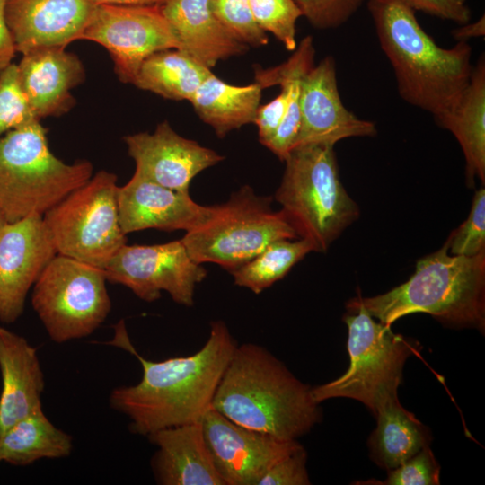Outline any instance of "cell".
Returning <instances> with one entry per match:
<instances>
[{
	"label": "cell",
	"instance_id": "11",
	"mask_svg": "<svg viewBox=\"0 0 485 485\" xmlns=\"http://www.w3.org/2000/svg\"><path fill=\"white\" fill-rule=\"evenodd\" d=\"M80 40L103 46L125 84L134 83L141 65L154 53L178 48L162 5H95Z\"/></svg>",
	"mask_w": 485,
	"mask_h": 485
},
{
	"label": "cell",
	"instance_id": "18",
	"mask_svg": "<svg viewBox=\"0 0 485 485\" xmlns=\"http://www.w3.org/2000/svg\"><path fill=\"white\" fill-rule=\"evenodd\" d=\"M94 4L88 0H5V19L16 52L80 40Z\"/></svg>",
	"mask_w": 485,
	"mask_h": 485
},
{
	"label": "cell",
	"instance_id": "17",
	"mask_svg": "<svg viewBox=\"0 0 485 485\" xmlns=\"http://www.w3.org/2000/svg\"><path fill=\"white\" fill-rule=\"evenodd\" d=\"M120 227L127 235L145 229H197L215 214L216 206L196 203L189 192L174 190L134 172L117 191Z\"/></svg>",
	"mask_w": 485,
	"mask_h": 485
},
{
	"label": "cell",
	"instance_id": "23",
	"mask_svg": "<svg viewBox=\"0 0 485 485\" xmlns=\"http://www.w3.org/2000/svg\"><path fill=\"white\" fill-rule=\"evenodd\" d=\"M157 446L152 467L163 485H225L207 446L201 422L162 428L147 436Z\"/></svg>",
	"mask_w": 485,
	"mask_h": 485
},
{
	"label": "cell",
	"instance_id": "26",
	"mask_svg": "<svg viewBox=\"0 0 485 485\" xmlns=\"http://www.w3.org/2000/svg\"><path fill=\"white\" fill-rule=\"evenodd\" d=\"M262 90L257 83L233 85L211 73L190 101L199 118L218 137H224L234 129L254 123Z\"/></svg>",
	"mask_w": 485,
	"mask_h": 485
},
{
	"label": "cell",
	"instance_id": "33",
	"mask_svg": "<svg viewBox=\"0 0 485 485\" xmlns=\"http://www.w3.org/2000/svg\"><path fill=\"white\" fill-rule=\"evenodd\" d=\"M453 255L472 257L485 251V189L476 190L466 220L445 241Z\"/></svg>",
	"mask_w": 485,
	"mask_h": 485
},
{
	"label": "cell",
	"instance_id": "21",
	"mask_svg": "<svg viewBox=\"0 0 485 485\" xmlns=\"http://www.w3.org/2000/svg\"><path fill=\"white\" fill-rule=\"evenodd\" d=\"M0 435L23 417L42 409L44 375L36 348L0 326Z\"/></svg>",
	"mask_w": 485,
	"mask_h": 485
},
{
	"label": "cell",
	"instance_id": "15",
	"mask_svg": "<svg viewBox=\"0 0 485 485\" xmlns=\"http://www.w3.org/2000/svg\"><path fill=\"white\" fill-rule=\"evenodd\" d=\"M376 133L374 122L357 118L342 103L331 56L325 57L304 75L300 127L293 148L308 145L334 146L345 138L374 137Z\"/></svg>",
	"mask_w": 485,
	"mask_h": 485
},
{
	"label": "cell",
	"instance_id": "13",
	"mask_svg": "<svg viewBox=\"0 0 485 485\" xmlns=\"http://www.w3.org/2000/svg\"><path fill=\"white\" fill-rule=\"evenodd\" d=\"M200 422L225 485H258L272 465L302 446L296 439H281L238 425L212 407Z\"/></svg>",
	"mask_w": 485,
	"mask_h": 485
},
{
	"label": "cell",
	"instance_id": "14",
	"mask_svg": "<svg viewBox=\"0 0 485 485\" xmlns=\"http://www.w3.org/2000/svg\"><path fill=\"white\" fill-rule=\"evenodd\" d=\"M57 254L43 216L6 223L0 230V322H14L27 295Z\"/></svg>",
	"mask_w": 485,
	"mask_h": 485
},
{
	"label": "cell",
	"instance_id": "39",
	"mask_svg": "<svg viewBox=\"0 0 485 485\" xmlns=\"http://www.w3.org/2000/svg\"><path fill=\"white\" fill-rule=\"evenodd\" d=\"M460 25L452 31V35L457 41H467L472 38L481 37L485 34L484 15L474 22H468Z\"/></svg>",
	"mask_w": 485,
	"mask_h": 485
},
{
	"label": "cell",
	"instance_id": "24",
	"mask_svg": "<svg viewBox=\"0 0 485 485\" xmlns=\"http://www.w3.org/2000/svg\"><path fill=\"white\" fill-rule=\"evenodd\" d=\"M436 124L450 131L465 159V178L472 187L475 178L485 182V59L481 55L472 68L470 81L455 102L434 117Z\"/></svg>",
	"mask_w": 485,
	"mask_h": 485
},
{
	"label": "cell",
	"instance_id": "29",
	"mask_svg": "<svg viewBox=\"0 0 485 485\" xmlns=\"http://www.w3.org/2000/svg\"><path fill=\"white\" fill-rule=\"evenodd\" d=\"M311 251H314L313 247L305 239L277 240L231 274L235 285L260 294L283 278Z\"/></svg>",
	"mask_w": 485,
	"mask_h": 485
},
{
	"label": "cell",
	"instance_id": "7",
	"mask_svg": "<svg viewBox=\"0 0 485 485\" xmlns=\"http://www.w3.org/2000/svg\"><path fill=\"white\" fill-rule=\"evenodd\" d=\"M346 307L349 366L338 379L312 388V394L317 403L336 397L354 399L375 415L384 401L398 397L404 364L417 352V342L376 322L353 299Z\"/></svg>",
	"mask_w": 485,
	"mask_h": 485
},
{
	"label": "cell",
	"instance_id": "34",
	"mask_svg": "<svg viewBox=\"0 0 485 485\" xmlns=\"http://www.w3.org/2000/svg\"><path fill=\"white\" fill-rule=\"evenodd\" d=\"M440 467L429 447H424L399 466L388 470L383 481H367L365 484L382 485H437Z\"/></svg>",
	"mask_w": 485,
	"mask_h": 485
},
{
	"label": "cell",
	"instance_id": "30",
	"mask_svg": "<svg viewBox=\"0 0 485 485\" xmlns=\"http://www.w3.org/2000/svg\"><path fill=\"white\" fill-rule=\"evenodd\" d=\"M259 27L271 32L289 51L296 47V22L303 13L295 0H249Z\"/></svg>",
	"mask_w": 485,
	"mask_h": 485
},
{
	"label": "cell",
	"instance_id": "12",
	"mask_svg": "<svg viewBox=\"0 0 485 485\" xmlns=\"http://www.w3.org/2000/svg\"><path fill=\"white\" fill-rule=\"evenodd\" d=\"M107 281L128 287L154 302L167 292L180 304L192 306L196 286L207 270L189 254L181 239L154 245H123L103 269Z\"/></svg>",
	"mask_w": 485,
	"mask_h": 485
},
{
	"label": "cell",
	"instance_id": "31",
	"mask_svg": "<svg viewBox=\"0 0 485 485\" xmlns=\"http://www.w3.org/2000/svg\"><path fill=\"white\" fill-rule=\"evenodd\" d=\"M40 120L22 88L17 65L0 71V137L6 132Z\"/></svg>",
	"mask_w": 485,
	"mask_h": 485
},
{
	"label": "cell",
	"instance_id": "9",
	"mask_svg": "<svg viewBox=\"0 0 485 485\" xmlns=\"http://www.w3.org/2000/svg\"><path fill=\"white\" fill-rule=\"evenodd\" d=\"M117 176L101 170L43 215L57 254L104 269L127 243Z\"/></svg>",
	"mask_w": 485,
	"mask_h": 485
},
{
	"label": "cell",
	"instance_id": "6",
	"mask_svg": "<svg viewBox=\"0 0 485 485\" xmlns=\"http://www.w3.org/2000/svg\"><path fill=\"white\" fill-rule=\"evenodd\" d=\"M47 132L36 120L0 137V207L7 223L43 216L93 176L89 161L56 157Z\"/></svg>",
	"mask_w": 485,
	"mask_h": 485
},
{
	"label": "cell",
	"instance_id": "42",
	"mask_svg": "<svg viewBox=\"0 0 485 485\" xmlns=\"http://www.w3.org/2000/svg\"><path fill=\"white\" fill-rule=\"evenodd\" d=\"M0 462H2L1 453H0Z\"/></svg>",
	"mask_w": 485,
	"mask_h": 485
},
{
	"label": "cell",
	"instance_id": "5",
	"mask_svg": "<svg viewBox=\"0 0 485 485\" xmlns=\"http://www.w3.org/2000/svg\"><path fill=\"white\" fill-rule=\"evenodd\" d=\"M275 199L298 237L314 251L330 245L360 216L344 188L333 146L308 145L293 148Z\"/></svg>",
	"mask_w": 485,
	"mask_h": 485
},
{
	"label": "cell",
	"instance_id": "41",
	"mask_svg": "<svg viewBox=\"0 0 485 485\" xmlns=\"http://www.w3.org/2000/svg\"><path fill=\"white\" fill-rule=\"evenodd\" d=\"M6 219L4 217V215L0 207V230L3 228V226L6 224Z\"/></svg>",
	"mask_w": 485,
	"mask_h": 485
},
{
	"label": "cell",
	"instance_id": "19",
	"mask_svg": "<svg viewBox=\"0 0 485 485\" xmlns=\"http://www.w3.org/2000/svg\"><path fill=\"white\" fill-rule=\"evenodd\" d=\"M315 48L311 36L304 37L284 63L269 68L255 66V82L263 89L281 87L280 93L260 106L254 123L260 142L267 146L275 135L282 144L292 143L300 127L301 84L304 75L314 66Z\"/></svg>",
	"mask_w": 485,
	"mask_h": 485
},
{
	"label": "cell",
	"instance_id": "4",
	"mask_svg": "<svg viewBox=\"0 0 485 485\" xmlns=\"http://www.w3.org/2000/svg\"><path fill=\"white\" fill-rule=\"evenodd\" d=\"M378 322L391 326L415 313L452 327L485 328V251L467 257L449 253L448 244L418 260L410 278L390 291L352 298Z\"/></svg>",
	"mask_w": 485,
	"mask_h": 485
},
{
	"label": "cell",
	"instance_id": "3",
	"mask_svg": "<svg viewBox=\"0 0 485 485\" xmlns=\"http://www.w3.org/2000/svg\"><path fill=\"white\" fill-rule=\"evenodd\" d=\"M367 7L400 96L434 117L445 111L470 81V44L457 41L452 48H441L402 0H368Z\"/></svg>",
	"mask_w": 485,
	"mask_h": 485
},
{
	"label": "cell",
	"instance_id": "36",
	"mask_svg": "<svg viewBox=\"0 0 485 485\" xmlns=\"http://www.w3.org/2000/svg\"><path fill=\"white\" fill-rule=\"evenodd\" d=\"M307 454L303 446L285 456L264 474L258 485H308Z\"/></svg>",
	"mask_w": 485,
	"mask_h": 485
},
{
	"label": "cell",
	"instance_id": "22",
	"mask_svg": "<svg viewBox=\"0 0 485 485\" xmlns=\"http://www.w3.org/2000/svg\"><path fill=\"white\" fill-rule=\"evenodd\" d=\"M162 11L179 50L211 70L220 60L243 55L248 45L214 14L208 0H167Z\"/></svg>",
	"mask_w": 485,
	"mask_h": 485
},
{
	"label": "cell",
	"instance_id": "28",
	"mask_svg": "<svg viewBox=\"0 0 485 485\" xmlns=\"http://www.w3.org/2000/svg\"><path fill=\"white\" fill-rule=\"evenodd\" d=\"M211 73L186 53L166 49L154 53L143 62L133 84L166 99L190 101Z\"/></svg>",
	"mask_w": 485,
	"mask_h": 485
},
{
	"label": "cell",
	"instance_id": "25",
	"mask_svg": "<svg viewBox=\"0 0 485 485\" xmlns=\"http://www.w3.org/2000/svg\"><path fill=\"white\" fill-rule=\"evenodd\" d=\"M375 417L377 425L367 445L371 459L380 468L393 469L429 445V429L401 406L398 397L384 401Z\"/></svg>",
	"mask_w": 485,
	"mask_h": 485
},
{
	"label": "cell",
	"instance_id": "2",
	"mask_svg": "<svg viewBox=\"0 0 485 485\" xmlns=\"http://www.w3.org/2000/svg\"><path fill=\"white\" fill-rule=\"evenodd\" d=\"M211 407L231 421L281 439H296L320 421L312 388L265 348L237 345Z\"/></svg>",
	"mask_w": 485,
	"mask_h": 485
},
{
	"label": "cell",
	"instance_id": "37",
	"mask_svg": "<svg viewBox=\"0 0 485 485\" xmlns=\"http://www.w3.org/2000/svg\"><path fill=\"white\" fill-rule=\"evenodd\" d=\"M414 12L463 24L471 20L467 0H402Z\"/></svg>",
	"mask_w": 485,
	"mask_h": 485
},
{
	"label": "cell",
	"instance_id": "8",
	"mask_svg": "<svg viewBox=\"0 0 485 485\" xmlns=\"http://www.w3.org/2000/svg\"><path fill=\"white\" fill-rule=\"evenodd\" d=\"M270 197H261L246 185L216 205L213 216L181 238L198 263H216L230 273L259 255L271 242L297 239L281 210L274 211Z\"/></svg>",
	"mask_w": 485,
	"mask_h": 485
},
{
	"label": "cell",
	"instance_id": "32",
	"mask_svg": "<svg viewBox=\"0 0 485 485\" xmlns=\"http://www.w3.org/2000/svg\"><path fill=\"white\" fill-rule=\"evenodd\" d=\"M218 20L249 47H260L269 38L254 20L249 0H208Z\"/></svg>",
	"mask_w": 485,
	"mask_h": 485
},
{
	"label": "cell",
	"instance_id": "35",
	"mask_svg": "<svg viewBox=\"0 0 485 485\" xmlns=\"http://www.w3.org/2000/svg\"><path fill=\"white\" fill-rule=\"evenodd\" d=\"M365 0H295L303 16L317 29H333L344 24Z\"/></svg>",
	"mask_w": 485,
	"mask_h": 485
},
{
	"label": "cell",
	"instance_id": "40",
	"mask_svg": "<svg viewBox=\"0 0 485 485\" xmlns=\"http://www.w3.org/2000/svg\"><path fill=\"white\" fill-rule=\"evenodd\" d=\"M94 5H163L167 0H88Z\"/></svg>",
	"mask_w": 485,
	"mask_h": 485
},
{
	"label": "cell",
	"instance_id": "16",
	"mask_svg": "<svg viewBox=\"0 0 485 485\" xmlns=\"http://www.w3.org/2000/svg\"><path fill=\"white\" fill-rule=\"evenodd\" d=\"M135 172L163 187L189 192L191 181L224 157L194 140L176 133L167 121L154 133L141 132L124 137Z\"/></svg>",
	"mask_w": 485,
	"mask_h": 485
},
{
	"label": "cell",
	"instance_id": "20",
	"mask_svg": "<svg viewBox=\"0 0 485 485\" xmlns=\"http://www.w3.org/2000/svg\"><path fill=\"white\" fill-rule=\"evenodd\" d=\"M17 67L22 88L39 119L69 111L75 103L71 90L85 78L82 61L62 46L28 52Z\"/></svg>",
	"mask_w": 485,
	"mask_h": 485
},
{
	"label": "cell",
	"instance_id": "27",
	"mask_svg": "<svg viewBox=\"0 0 485 485\" xmlns=\"http://www.w3.org/2000/svg\"><path fill=\"white\" fill-rule=\"evenodd\" d=\"M72 436L57 428L38 410L19 419L0 435L2 462L25 466L43 458L66 457Z\"/></svg>",
	"mask_w": 485,
	"mask_h": 485
},
{
	"label": "cell",
	"instance_id": "38",
	"mask_svg": "<svg viewBox=\"0 0 485 485\" xmlns=\"http://www.w3.org/2000/svg\"><path fill=\"white\" fill-rule=\"evenodd\" d=\"M16 49L5 19V0H0V71L12 63Z\"/></svg>",
	"mask_w": 485,
	"mask_h": 485
},
{
	"label": "cell",
	"instance_id": "1",
	"mask_svg": "<svg viewBox=\"0 0 485 485\" xmlns=\"http://www.w3.org/2000/svg\"><path fill=\"white\" fill-rule=\"evenodd\" d=\"M135 356L143 374L135 385L113 389L110 405L130 420V430L148 436L165 428L200 422L211 408L221 377L237 347L226 324L211 322L207 342L187 357L152 361L133 346L126 323L114 325V336L107 342Z\"/></svg>",
	"mask_w": 485,
	"mask_h": 485
},
{
	"label": "cell",
	"instance_id": "10",
	"mask_svg": "<svg viewBox=\"0 0 485 485\" xmlns=\"http://www.w3.org/2000/svg\"><path fill=\"white\" fill-rule=\"evenodd\" d=\"M103 269L57 254L33 285L31 305L49 338L64 343L92 334L111 301Z\"/></svg>",
	"mask_w": 485,
	"mask_h": 485
}]
</instances>
